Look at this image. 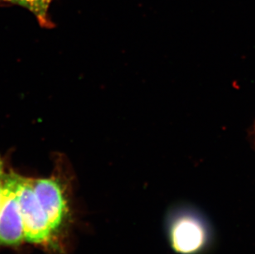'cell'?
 Wrapping results in <instances>:
<instances>
[{"mask_svg": "<svg viewBox=\"0 0 255 254\" xmlns=\"http://www.w3.org/2000/svg\"><path fill=\"white\" fill-rule=\"evenodd\" d=\"M171 250L177 254H205L215 244L210 221L196 206L180 203L171 206L164 219Z\"/></svg>", "mask_w": 255, "mask_h": 254, "instance_id": "1", "label": "cell"}, {"mask_svg": "<svg viewBox=\"0 0 255 254\" xmlns=\"http://www.w3.org/2000/svg\"><path fill=\"white\" fill-rule=\"evenodd\" d=\"M70 175L65 156L57 153L55 158V168L50 177L31 178L35 194L48 218L53 233L57 232L67 219V188L70 181Z\"/></svg>", "mask_w": 255, "mask_h": 254, "instance_id": "2", "label": "cell"}, {"mask_svg": "<svg viewBox=\"0 0 255 254\" xmlns=\"http://www.w3.org/2000/svg\"><path fill=\"white\" fill-rule=\"evenodd\" d=\"M20 174L4 171L1 178L0 245L17 246L24 240V230L18 201Z\"/></svg>", "mask_w": 255, "mask_h": 254, "instance_id": "3", "label": "cell"}, {"mask_svg": "<svg viewBox=\"0 0 255 254\" xmlns=\"http://www.w3.org/2000/svg\"><path fill=\"white\" fill-rule=\"evenodd\" d=\"M18 201L23 223L24 240L36 245L51 242L53 231L35 194L31 178L20 175Z\"/></svg>", "mask_w": 255, "mask_h": 254, "instance_id": "4", "label": "cell"}, {"mask_svg": "<svg viewBox=\"0 0 255 254\" xmlns=\"http://www.w3.org/2000/svg\"><path fill=\"white\" fill-rule=\"evenodd\" d=\"M53 0H5L3 6L18 5L29 10L36 17L39 24L45 28H52L53 22L49 17V7Z\"/></svg>", "mask_w": 255, "mask_h": 254, "instance_id": "5", "label": "cell"}, {"mask_svg": "<svg viewBox=\"0 0 255 254\" xmlns=\"http://www.w3.org/2000/svg\"><path fill=\"white\" fill-rule=\"evenodd\" d=\"M5 159L0 156V198H1V178L5 171Z\"/></svg>", "mask_w": 255, "mask_h": 254, "instance_id": "6", "label": "cell"}, {"mask_svg": "<svg viewBox=\"0 0 255 254\" xmlns=\"http://www.w3.org/2000/svg\"><path fill=\"white\" fill-rule=\"evenodd\" d=\"M252 137H253L254 143L255 144V123L254 125L253 129H252Z\"/></svg>", "mask_w": 255, "mask_h": 254, "instance_id": "7", "label": "cell"}]
</instances>
